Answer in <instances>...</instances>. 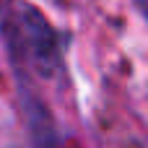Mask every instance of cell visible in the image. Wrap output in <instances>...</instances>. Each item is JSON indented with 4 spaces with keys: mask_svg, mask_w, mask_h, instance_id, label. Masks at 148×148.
<instances>
[{
    "mask_svg": "<svg viewBox=\"0 0 148 148\" xmlns=\"http://www.w3.org/2000/svg\"><path fill=\"white\" fill-rule=\"evenodd\" d=\"M0 42L16 81L57 83L65 78V34L29 0H0Z\"/></svg>",
    "mask_w": 148,
    "mask_h": 148,
    "instance_id": "obj_1",
    "label": "cell"
},
{
    "mask_svg": "<svg viewBox=\"0 0 148 148\" xmlns=\"http://www.w3.org/2000/svg\"><path fill=\"white\" fill-rule=\"evenodd\" d=\"M16 91H18V104H21V114H23L31 148H81L70 133L60 127L57 117L52 114L49 104L42 99L36 86L26 81H16Z\"/></svg>",
    "mask_w": 148,
    "mask_h": 148,
    "instance_id": "obj_2",
    "label": "cell"
}]
</instances>
